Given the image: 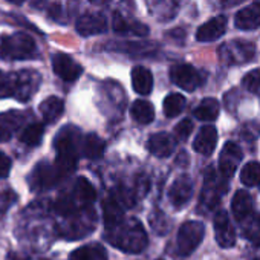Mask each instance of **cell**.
Segmentation results:
<instances>
[{"label": "cell", "mask_w": 260, "mask_h": 260, "mask_svg": "<svg viewBox=\"0 0 260 260\" xmlns=\"http://www.w3.org/2000/svg\"><path fill=\"white\" fill-rule=\"evenodd\" d=\"M107 240L118 249L130 254L141 252L147 246V234L138 219L122 220L118 226L107 230Z\"/></svg>", "instance_id": "obj_1"}, {"label": "cell", "mask_w": 260, "mask_h": 260, "mask_svg": "<svg viewBox=\"0 0 260 260\" xmlns=\"http://www.w3.org/2000/svg\"><path fill=\"white\" fill-rule=\"evenodd\" d=\"M40 84V74L34 71L2 72L0 71V98L14 96L19 101H28Z\"/></svg>", "instance_id": "obj_2"}, {"label": "cell", "mask_w": 260, "mask_h": 260, "mask_svg": "<svg viewBox=\"0 0 260 260\" xmlns=\"http://www.w3.org/2000/svg\"><path fill=\"white\" fill-rule=\"evenodd\" d=\"M78 135L80 132L72 125H68L61 128L54 146L57 149V159H55V169L61 176L69 175L77 169V143H78Z\"/></svg>", "instance_id": "obj_3"}, {"label": "cell", "mask_w": 260, "mask_h": 260, "mask_svg": "<svg viewBox=\"0 0 260 260\" xmlns=\"http://www.w3.org/2000/svg\"><path fill=\"white\" fill-rule=\"evenodd\" d=\"M37 52L36 42L25 32L7 36L0 43V55L5 60H26L32 58Z\"/></svg>", "instance_id": "obj_4"}, {"label": "cell", "mask_w": 260, "mask_h": 260, "mask_svg": "<svg viewBox=\"0 0 260 260\" xmlns=\"http://www.w3.org/2000/svg\"><path fill=\"white\" fill-rule=\"evenodd\" d=\"M205 236V225L198 220H187L181 225L176 236V248L179 255L185 257L196 251Z\"/></svg>", "instance_id": "obj_5"}, {"label": "cell", "mask_w": 260, "mask_h": 260, "mask_svg": "<svg viewBox=\"0 0 260 260\" xmlns=\"http://www.w3.org/2000/svg\"><path fill=\"white\" fill-rule=\"evenodd\" d=\"M226 190H228L226 179L222 178L220 175H216L213 172V169H210L205 173V181H204V188L201 193L199 207L201 208L204 207L207 211H210L220 202V198Z\"/></svg>", "instance_id": "obj_6"}, {"label": "cell", "mask_w": 260, "mask_h": 260, "mask_svg": "<svg viewBox=\"0 0 260 260\" xmlns=\"http://www.w3.org/2000/svg\"><path fill=\"white\" fill-rule=\"evenodd\" d=\"M219 55L225 64H246L255 55V45L245 40H233L219 49Z\"/></svg>", "instance_id": "obj_7"}, {"label": "cell", "mask_w": 260, "mask_h": 260, "mask_svg": "<svg viewBox=\"0 0 260 260\" xmlns=\"http://www.w3.org/2000/svg\"><path fill=\"white\" fill-rule=\"evenodd\" d=\"M170 78L178 87L187 92L196 90L204 83L202 74L191 64H175L170 69Z\"/></svg>", "instance_id": "obj_8"}, {"label": "cell", "mask_w": 260, "mask_h": 260, "mask_svg": "<svg viewBox=\"0 0 260 260\" xmlns=\"http://www.w3.org/2000/svg\"><path fill=\"white\" fill-rule=\"evenodd\" d=\"M60 179L61 175L58 173L55 166H51L48 162H40L31 173L29 184L32 190H46L54 187Z\"/></svg>", "instance_id": "obj_9"}, {"label": "cell", "mask_w": 260, "mask_h": 260, "mask_svg": "<svg viewBox=\"0 0 260 260\" xmlns=\"http://www.w3.org/2000/svg\"><path fill=\"white\" fill-rule=\"evenodd\" d=\"M242 158H243V153L239 149V146L231 143V141H228L223 146V149L220 152V156H219V172H220V176L225 178V179H230L236 173Z\"/></svg>", "instance_id": "obj_10"}, {"label": "cell", "mask_w": 260, "mask_h": 260, "mask_svg": "<svg viewBox=\"0 0 260 260\" xmlns=\"http://www.w3.org/2000/svg\"><path fill=\"white\" fill-rule=\"evenodd\" d=\"M52 68H54V72L63 81H68V83L78 80L80 75L83 74L81 64H78L75 60H72L66 54H55L52 57Z\"/></svg>", "instance_id": "obj_11"}, {"label": "cell", "mask_w": 260, "mask_h": 260, "mask_svg": "<svg viewBox=\"0 0 260 260\" xmlns=\"http://www.w3.org/2000/svg\"><path fill=\"white\" fill-rule=\"evenodd\" d=\"M214 236L220 248H231L236 243V231L225 211H219L214 217Z\"/></svg>", "instance_id": "obj_12"}, {"label": "cell", "mask_w": 260, "mask_h": 260, "mask_svg": "<svg viewBox=\"0 0 260 260\" xmlns=\"http://www.w3.org/2000/svg\"><path fill=\"white\" fill-rule=\"evenodd\" d=\"M191 196H193V181L188 176L178 178L169 190V198L175 208H182L184 205H187Z\"/></svg>", "instance_id": "obj_13"}, {"label": "cell", "mask_w": 260, "mask_h": 260, "mask_svg": "<svg viewBox=\"0 0 260 260\" xmlns=\"http://www.w3.org/2000/svg\"><path fill=\"white\" fill-rule=\"evenodd\" d=\"M25 121L26 115L20 110H8L5 113H0V143L8 141Z\"/></svg>", "instance_id": "obj_14"}, {"label": "cell", "mask_w": 260, "mask_h": 260, "mask_svg": "<svg viewBox=\"0 0 260 260\" xmlns=\"http://www.w3.org/2000/svg\"><path fill=\"white\" fill-rule=\"evenodd\" d=\"M225 31H226V17L217 16V17H213L211 20H208L207 23H204L202 26L198 28L196 40L202 42V43L214 42V40L220 39L225 34Z\"/></svg>", "instance_id": "obj_15"}, {"label": "cell", "mask_w": 260, "mask_h": 260, "mask_svg": "<svg viewBox=\"0 0 260 260\" xmlns=\"http://www.w3.org/2000/svg\"><path fill=\"white\" fill-rule=\"evenodd\" d=\"M175 146H176V140L167 132L153 134L147 141L149 152L156 158H169L173 153Z\"/></svg>", "instance_id": "obj_16"}, {"label": "cell", "mask_w": 260, "mask_h": 260, "mask_svg": "<svg viewBox=\"0 0 260 260\" xmlns=\"http://www.w3.org/2000/svg\"><path fill=\"white\" fill-rule=\"evenodd\" d=\"M216 144H217V130L208 124L204 125L198 132V137L193 141V149L204 156H210L214 152Z\"/></svg>", "instance_id": "obj_17"}, {"label": "cell", "mask_w": 260, "mask_h": 260, "mask_svg": "<svg viewBox=\"0 0 260 260\" xmlns=\"http://www.w3.org/2000/svg\"><path fill=\"white\" fill-rule=\"evenodd\" d=\"M106 29H107V22L101 14H84L77 22V31L83 37L98 36L106 32Z\"/></svg>", "instance_id": "obj_18"}, {"label": "cell", "mask_w": 260, "mask_h": 260, "mask_svg": "<svg viewBox=\"0 0 260 260\" xmlns=\"http://www.w3.org/2000/svg\"><path fill=\"white\" fill-rule=\"evenodd\" d=\"M234 25L242 31L257 29L260 26V4H254L245 7L243 10L236 13Z\"/></svg>", "instance_id": "obj_19"}, {"label": "cell", "mask_w": 260, "mask_h": 260, "mask_svg": "<svg viewBox=\"0 0 260 260\" xmlns=\"http://www.w3.org/2000/svg\"><path fill=\"white\" fill-rule=\"evenodd\" d=\"M231 210H233L234 217L239 222L245 220L254 211V199H252V196L248 191H243V190L236 191V194H234V198L231 201Z\"/></svg>", "instance_id": "obj_20"}, {"label": "cell", "mask_w": 260, "mask_h": 260, "mask_svg": "<svg viewBox=\"0 0 260 260\" xmlns=\"http://www.w3.org/2000/svg\"><path fill=\"white\" fill-rule=\"evenodd\" d=\"M132 86L140 95H149L153 89V75L149 69L143 66H135L132 69Z\"/></svg>", "instance_id": "obj_21"}, {"label": "cell", "mask_w": 260, "mask_h": 260, "mask_svg": "<svg viewBox=\"0 0 260 260\" xmlns=\"http://www.w3.org/2000/svg\"><path fill=\"white\" fill-rule=\"evenodd\" d=\"M39 109H40V113H42L45 122L54 124L61 118V115L64 112V103L58 96H49L40 104Z\"/></svg>", "instance_id": "obj_22"}, {"label": "cell", "mask_w": 260, "mask_h": 260, "mask_svg": "<svg viewBox=\"0 0 260 260\" xmlns=\"http://www.w3.org/2000/svg\"><path fill=\"white\" fill-rule=\"evenodd\" d=\"M69 260H107V251L101 243H89L72 251Z\"/></svg>", "instance_id": "obj_23"}, {"label": "cell", "mask_w": 260, "mask_h": 260, "mask_svg": "<svg viewBox=\"0 0 260 260\" xmlns=\"http://www.w3.org/2000/svg\"><path fill=\"white\" fill-rule=\"evenodd\" d=\"M103 217L106 228L112 230L124 220V210L113 199H107L103 202Z\"/></svg>", "instance_id": "obj_24"}, {"label": "cell", "mask_w": 260, "mask_h": 260, "mask_svg": "<svg viewBox=\"0 0 260 260\" xmlns=\"http://www.w3.org/2000/svg\"><path fill=\"white\" fill-rule=\"evenodd\" d=\"M72 196L77 199V202L80 205H87V204H92L95 201L96 191H95L93 185L86 178H78L74 184Z\"/></svg>", "instance_id": "obj_25"}, {"label": "cell", "mask_w": 260, "mask_h": 260, "mask_svg": "<svg viewBox=\"0 0 260 260\" xmlns=\"http://www.w3.org/2000/svg\"><path fill=\"white\" fill-rule=\"evenodd\" d=\"M130 115L140 124H150L155 119V107L146 100H137L130 109Z\"/></svg>", "instance_id": "obj_26"}, {"label": "cell", "mask_w": 260, "mask_h": 260, "mask_svg": "<svg viewBox=\"0 0 260 260\" xmlns=\"http://www.w3.org/2000/svg\"><path fill=\"white\" fill-rule=\"evenodd\" d=\"M113 29L119 34H137V36H147L149 28L140 22H128L119 14H115L113 17Z\"/></svg>", "instance_id": "obj_27"}, {"label": "cell", "mask_w": 260, "mask_h": 260, "mask_svg": "<svg viewBox=\"0 0 260 260\" xmlns=\"http://www.w3.org/2000/svg\"><path fill=\"white\" fill-rule=\"evenodd\" d=\"M242 234L243 237L255 245L260 246V214H251L245 220H242Z\"/></svg>", "instance_id": "obj_28"}, {"label": "cell", "mask_w": 260, "mask_h": 260, "mask_svg": "<svg viewBox=\"0 0 260 260\" xmlns=\"http://www.w3.org/2000/svg\"><path fill=\"white\" fill-rule=\"evenodd\" d=\"M194 116L199 121H214L219 116V103L214 98H204L201 104L194 109Z\"/></svg>", "instance_id": "obj_29"}, {"label": "cell", "mask_w": 260, "mask_h": 260, "mask_svg": "<svg viewBox=\"0 0 260 260\" xmlns=\"http://www.w3.org/2000/svg\"><path fill=\"white\" fill-rule=\"evenodd\" d=\"M45 135V125L42 122H32L22 130L20 141L29 147H36L42 143Z\"/></svg>", "instance_id": "obj_30"}, {"label": "cell", "mask_w": 260, "mask_h": 260, "mask_svg": "<svg viewBox=\"0 0 260 260\" xmlns=\"http://www.w3.org/2000/svg\"><path fill=\"white\" fill-rule=\"evenodd\" d=\"M104 149H106V143L98 135L89 134L84 138V143H83V155L86 158H89V159H98L100 156H103Z\"/></svg>", "instance_id": "obj_31"}, {"label": "cell", "mask_w": 260, "mask_h": 260, "mask_svg": "<svg viewBox=\"0 0 260 260\" xmlns=\"http://www.w3.org/2000/svg\"><path fill=\"white\" fill-rule=\"evenodd\" d=\"M240 181L246 187H257L260 185V164L258 162H248L240 170Z\"/></svg>", "instance_id": "obj_32"}, {"label": "cell", "mask_w": 260, "mask_h": 260, "mask_svg": "<svg viewBox=\"0 0 260 260\" xmlns=\"http://www.w3.org/2000/svg\"><path fill=\"white\" fill-rule=\"evenodd\" d=\"M164 113L167 118L178 116L185 107V98L181 93H170L164 100Z\"/></svg>", "instance_id": "obj_33"}, {"label": "cell", "mask_w": 260, "mask_h": 260, "mask_svg": "<svg viewBox=\"0 0 260 260\" xmlns=\"http://www.w3.org/2000/svg\"><path fill=\"white\" fill-rule=\"evenodd\" d=\"M243 86L248 92L260 95V68L248 72L243 77Z\"/></svg>", "instance_id": "obj_34"}, {"label": "cell", "mask_w": 260, "mask_h": 260, "mask_svg": "<svg viewBox=\"0 0 260 260\" xmlns=\"http://www.w3.org/2000/svg\"><path fill=\"white\" fill-rule=\"evenodd\" d=\"M193 132V122L191 119H182L176 127H175V140L178 141H187L188 137Z\"/></svg>", "instance_id": "obj_35"}, {"label": "cell", "mask_w": 260, "mask_h": 260, "mask_svg": "<svg viewBox=\"0 0 260 260\" xmlns=\"http://www.w3.org/2000/svg\"><path fill=\"white\" fill-rule=\"evenodd\" d=\"M11 166H13L11 159H10L5 153L0 152V179H2V178H7V176L10 175Z\"/></svg>", "instance_id": "obj_36"}, {"label": "cell", "mask_w": 260, "mask_h": 260, "mask_svg": "<svg viewBox=\"0 0 260 260\" xmlns=\"http://www.w3.org/2000/svg\"><path fill=\"white\" fill-rule=\"evenodd\" d=\"M90 4H93V5H104V4H107L109 0H89Z\"/></svg>", "instance_id": "obj_37"}, {"label": "cell", "mask_w": 260, "mask_h": 260, "mask_svg": "<svg viewBox=\"0 0 260 260\" xmlns=\"http://www.w3.org/2000/svg\"><path fill=\"white\" fill-rule=\"evenodd\" d=\"M8 2L16 4V5H20V4H23V2H25V0H8Z\"/></svg>", "instance_id": "obj_38"}, {"label": "cell", "mask_w": 260, "mask_h": 260, "mask_svg": "<svg viewBox=\"0 0 260 260\" xmlns=\"http://www.w3.org/2000/svg\"><path fill=\"white\" fill-rule=\"evenodd\" d=\"M254 260H260V258H254Z\"/></svg>", "instance_id": "obj_39"}]
</instances>
